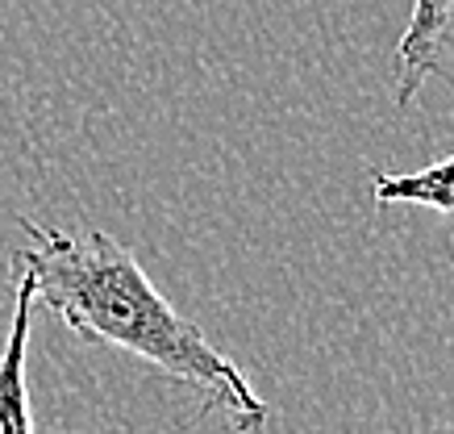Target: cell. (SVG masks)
Returning a JSON list of instances; mask_svg holds the SVG:
<instances>
[{"label": "cell", "instance_id": "cell-2", "mask_svg": "<svg viewBox=\"0 0 454 434\" xmlns=\"http://www.w3.org/2000/svg\"><path fill=\"white\" fill-rule=\"evenodd\" d=\"M454 29V0H413L409 26L392 55V97L396 105H413V97L438 71V55Z\"/></svg>", "mask_w": 454, "mask_h": 434}, {"label": "cell", "instance_id": "cell-4", "mask_svg": "<svg viewBox=\"0 0 454 434\" xmlns=\"http://www.w3.org/2000/svg\"><path fill=\"white\" fill-rule=\"evenodd\" d=\"M372 196L380 209L387 205H417L454 217V154L417 171H372Z\"/></svg>", "mask_w": 454, "mask_h": 434}, {"label": "cell", "instance_id": "cell-1", "mask_svg": "<svg viewBox=\"0 0 454 434\" xmlns=\"http://www.w3.org/2000/svg\"><path fill=\"white\" fill-rule=\"evenodd\" d=\"M21 230L29 247L13 251V272H26L34 296L71 326V335L117 347L188 384L200 409H221L238 434H254L267 422V406L234 359H225L205 330L154 288L117 239L97 230H59L34 217H21Z\"/></svg>", "mask_w": 454, "mask_h": 434}, {"label": "cell", "instance_id": "cell-3", "mask_svg": "<svg viewBox=\"0 0 454 434\" xmlns=\"http://www.w3.org/2000/svg\"><path fill=\"white\" fill-rule=\"evenodd\" d=\"M13 326L0 351V434H34L29 418V389H26V351H29V318H34V280L26 272H13Z\"/></svg>", "mask_w": 454, "mask_h": 434}]
</instances>
